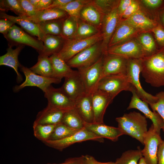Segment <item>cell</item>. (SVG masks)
Here are the masks:
<instances>
[{
  "mask_svg": "<svg viewBox=\"0 0 164 164\" xmlns=\"http://www.w3.org/2000/svg\"><path fill=\"white\" fill-rule=\"evenodd\" d=\"M141 73L145 82L151 86H164V48L142 59Z\"/></svg>",
  "mask_w": 164,
  "mask_h": 164,
  "instance_id": "6da1fadb",
  "label": "cell"
},
{
  "mask_svg": "<svg viewBox=\"0 0 164 164\" xmlns=\"http://www.w3.org/2000/svg\"><path fill=\"white\" fill-rule=\"evenodd\" d=\"M118 128L123 135H128L144 145V137L147 132L146 118L135 111L125 113L115 119Z\"/></svg>",
  "mask_w": 164,
  "mask_h": 164,
  "instance_id": "7a4b0ae2",
  "label": "cell"
},
{
  "mask_svg": "<svg viewBox=\"0 0 164 164\" xmlns=\"http://www.w3.org/2000/svg\"><path fill=\"white\" fill-rule=\"evenodd\" d=\"M142 59H128L126 74L128 80L135 89L138 97L149 104L156 102L157 97L145 91L142 88L139 81Z\"/></svg>",
  "mask_w": 164,
  "mask_h": 164,
  "instance_id": "3957f363",
  "label": "cell"
},
{
  "mask_svg": "<svg viewBox=\"0 0 164 164\" xmlns=\"http://www.w3.org/2000/svg\"><path fill=\"white\" fill-rule=\"evenodd\" d=\"M102 41L86 48L77 54L67 63L71 68L78 69L87 68L95 64L103 56L104 52Z\"/></svg>",
  "mask_w": 164,
  "mask_h": 164,
  "instance_id": "277c9868",
  "label": "cell"
},
{
  "mask_svg": "<svg viewBox=\"0 0 164 164\" xmlns=\"http://www.w3.org/2000/svg\"><path fill=\"white\" fill-rule=\"evenodd\" d=\"M97 89L109 94L114 98L122 91L132 92L135 90L129 82L126 74L111 75L102 77L99 81Z\"/></svg>",
  "mask_w": 164,
  "mask_h": 164,
  "instance_id": "5b68a950",
  "label": "cell"
},
{
  "mask_svg": "<svg viewBox=\"0 0 164 164\" xmlns=\"http://www.w3.org/2000/svg\"><path fill=\"white\" fill-rule=\"evenodd\" d=\"M101 32L91 37L84 39H65L62 49L57 53L66 62L86 48L102 40Z\"/></svg>",
  "mask_w": 164,
  "mask_h": 164,
  "instance_id": "8992f818",
  "label": "cell"
},
{
  "mask_svg": "<svg viewBox=\"0 0 164 164\" xmlns=\"http://www.w3.org/2000/svg\"><path fill=\"white\" fill-rule=\"evenodd\" d=\"M19 68L24 74L26 79L21 84L15 86L13 88L14 92H17L27 86L36 87L45 93L52 84L60 83L61 80L53 77H48L37 74L29 68L21 64Z\"/></svg>",
  "mask_w": 164,
  "mask_h": 164,
  "instance_id": "52a82bcc",
  "label": "cell"
},
{
  "mask_svg": "<svg viewBox=\"0 0 164 164\" xmlns=\"http://www.w3.org/2000/svg\"><path fill=\"white\" fill-rule=\"evenodd\" d=\"M4 37L7 40L9 47L26 45L42 53L44 49L43 42L26 33L22 29L14 25Z\"/></svg>",
  "mask_w": 164,
  "mask_h": 164,
  "instance_id": "ba28073f",
  "label": "cell"
},
{
  "mask_svg": "<svg viewBox=\"0 0 164 164\" xmlns=\"http://www.w3.org/2000/svg\"><path fill=\"white\" fill-rule=\"evenodd\" d=\"M88 140L103 142L104 140L84 128L64 139L55 141L48 140L43 143L50 147L62 151L74 143Z\"/></svg>",
  "mask_w": 164,
  "mask_h": 164,
  "instance_id": "9c48e42d",
  "label": "cell"
},
{
  "mask_svg": "<svg viewBox=\"0 0 164 164\" xmlns=\"http://www.w3.org/2000/svg\"><path fill=\"white\" fill-rule=\"evenodd\" d=\"M160 134L154 129L152 124L144 135L145 146L142 152L146 164H158V147L162 140Z\"/></svg>",
  "mask_w": 164,
  "mask_h": 164,
  "instance_id": "30bf717a",
  "label": "cell"
},
{
  "mask_svg": "<svg viewBox=\"0 0 164 164\" xmlns=\"http://www.w3.org/2000/svg\"><path fill=\"white\" fill-rule=\"evenodd\" d=\"M105 53L128 60L142 59L144 57L142 47L136 38L108 48Z\"/></svg>",
  "mask_w": 164,
  "mask_h": 164,
  "instance_id": "8fae6325",
  "label": "cell"
},
{
  "mask_svg": "<svg viewBox=\"0 0 164 164\" xmlns=\"http://www.w3.org/2000/svg\"><path fill=\"white\" fill-rule=\"evenodd\" d=\"M102 57L90 67L78 70L83 81L86 94H92L97 89L102 77Z\"/></svg>",
  "mask_w": 164,
  "mask_h": 164,
  "instance_id": "7c38bea8",
  "label": "cell"
},
{
  "mask_svg": "<svg viewBox=\"0 0 164 164\" xmlns=\"http://www.w3.org/2000/svg\"><path fill=\"white\" fill-rule=\"evenodd\" d=\"M48 101L47 105L53 108L66 111L74 108L75 101L66 95L60 88L51 85L44 93Z\"/></svg>",
  "mask_w": 164,
  "mask_h": 164,
  "instance_id": "4fadbf2b",
  "label": "cell"
},
{
  "mask_svg": "<svg viewBox=\"0 0 164 164\" xmlns=\"http://www.w3.org/2000/svg\"><path fill=\"white\" fill-rule=\"evenodd\" d=\"M132 96L127 109H137L144 114L145 116L150 119L152 122L154 129L159 133L164 126V122L160 115L156 111L150 110L148 104L142 100L137 95L135 90L131 92Z\"/></svg>",
  "mask_w": 164,
  "mask_h": 164,
  "instance_id": "5bb4252c",
  "label": "cell"
},
{
  "mask_svg": "<svg viewBox=\"0 0 164 164\" xmlns=\"http://www.w3.org/2000/svg\"><path fill=\"white\" fill-rule=\"evenodd\" d=\"M91 95L94 113V123H104V117L106 109L114 98L109 94L98 89Z\"/></svg>",
  "mask_w": 164,
  "mask_h": 164,
  "instance_id": "9a60e30c",
  "label": "cell"
},
{
  "mask_svg": "<svg viewBox=\"0 0 164 164\" xmlns=\"http://www.w3.org/2000/svg\"><path fill=\"white\" fill-rule=\"evenodd\" d=\"M102 60L101 78L109 75L126 74L128 59L105 53Z\"/></svg>",
  "mask_w": 164,
  "mask_h": 164,
  "instance_id": "2e32d148",
  "label": "cell"
},
{
  "mask_svg": "<svg viewBox=\"0 0 164 164\" xmlns=\"http://www.w3.org/2000/svg\"><path fill=\"white\" fill-rule=\"evenodd\" d=\"M140 33L125 20L120 19L111 39L108 48L136 38Z\"/></svg>",
  "mask_w": 164,
  "mask_h": 164,
  "instance_id": "e0dca14e",
  "label": "cell"
},
{
  "mask_svg": "<svg viewBox=\"0 0 164 164\" xmlns=\"http://www.w3.org/2000/svg\"><path fill=\"white\" fill-rule=\"evenodd\" d=\"M65 78L60 88L71 99L75 101L85 93L84 85L78 71L75 70L70 75Z\"/></svg>",
  "mask_w": 164,
  "mask_h": 164,
  "instance_id": "ac0fdd59",
  "label": "cell"
},
{
  "mask_svg": "<svg viewBox=\"0 0 164 164\" xmlns=\"http://www.w3.org/2000/svg\"><path fill=\"white\" fill-rule=\"evenodd\" d=\"M118 6L105 15L103 20L101 31L103 37L102 46L104 52L108 48L111 39L120 19L118 12Z\"/></svg>",
  "mask_w": 164,
  "mask_h": 164,
  "instance_id": "d6986e66",
  "label": "cell"
},
{
  "mask_svg": "<svg viewBox=\"0 0 164 164\" xmlns=\"http://www.w3.org/2000/svg\"><path fill=\"white\" fill-rule=\"evenodd\" d=\"M74 108L84 121L93 123L94 113L91 94L86 93L75 101Z\"/></svg>",
  "mask_w": 164,
  "mask_h": 164,
  "instance_id": "ffe728a7",
  "label": "cell"
},
{
  "mask_svg": "<svg viewBox=\"0 0 164 164\" xmlns=\"http://www.w3.org/2000/svg\"><path fill=\"white\" fill-rule=\"evenodd\" d=\"M84 127L96 135L113 141H116L123 134L118 127H111L103 123H88L84 122Z\"/></svg>",
  "mask_w": 164,
  "mask_h": 164,
  "instance_id": "44dd1931",
  "label": "cell"
},
{
  "mask_svg": "<svg viewBox=\"0 0 164 164\" xmlns=\"http://www.w3.org/2000/svg\"><path fill=\"white\" fill-rule=\"evenodd\" d=\"M0 17L1 19L9 20L18 24L27 32L32 36H36L43 41L45 35L41 30L38 24L28 20L22 16L11 15L2 12H0Z\"/></svg>",
  "mask_w": 164,
  "mask_h": 164,
  "instance_id": "7402d4cb",
  "label": "cell"
},
{
  "mask_svg": "<svg viewBox=\"0 0 164 164\" xmlns=\"http://www.w3.org/2000/svg\"><path fill=\"white\" fill-rule=\"evenodd\" d=\"M47 106L38 114L33 124L43 125H56L61 122L64 112Z\"/></svg>",
  "mask_w": 164,
  "mask_h": 164,
  "instance_id": "603a6c76",
  "label": "cell"
},
{
  "mask_svg": "<svg viewBox=\"0 0 164 164\" xmlns=\"http://www.w3.org/2000/svg\"><path fill=\"white\" fill-rule=\"evenodd\" d=\"M125 20L141 33L151 32L158 25L140 10Z\"/></svg>",
  "mask_w": 164,
  "mask_h": 164,
  "instance_id": "cb8c5ba5",
  "label": "cell"
},
{
  "mask_svg": "<svg viewBox=\"0 0 164 164\" xmlns=\"http://www.w3.org/2000/svg\"><path fill=\"white\" fill-rule=\"evenodd\" d=\"M24 47L23 45H19L15 49L9 47L7 49V53L0 57V65L7 66L12 68L16 74L17 80L18 83L22 80V77L18 70L21 65L19 61L18 56Z\"/></svg>",
  "mask_w": 164,
  "mask_h": 164,
  "instance_id": "d4e9b609",
  "label": "cell"
},
{
  "mask_svg": "<svg viewBox=\"0 0 164 164\" xmlns=\"http://www.w3.org/2000/svg\"><path fill=\"white\" fill-rule=\"evenodd\" d=\"M69 16L65 11L58 8H51L38 11L34 16H23L26 19L37 24L52 20L64 19Z\"/></svg>",
  "mask_w": 164,
  "mask_h": 164,
  "instance_id": "484cf974",
  "label": "cell"
},
{
  "mask_svg": "<svg viewBox=\"0 0 164 164\" xmlns=\"http://www.w3.org/2000/svg\"><path fill=\"white\" fill-rule=\"evenodd\" d=\"M91 1L81 10L80 19L97 27L101 30L104 16L91 3Z\"/></svg>",
  "mask_w": 164,
  "mask_h": 164,
  "instance_id": "4316f807",
  "label": "cell"
},
{
  "mask_svg": "<svg viewBox=\"0 0 164 164\" xmlns=\"http://www.w3.org/2000/svg\"><path fill=\"white\" fill-rule=\"evenodd\" d=\"M52 65L54 78L61 80L72 74L75 71L72 70L57 53L50 56Z\"/></svg>",
  "mask_w": 164,
  "mask_h": 164,
  "instance_id": "83f0119b",
  "label": "cell"
},
{
  "mask_svg": "<svg viewBox=\"0 0 164 164\" xmlns=\"http://www.w3.org/2000/svg\"><path fill=\"white\" fill-rule=\"evenodd\" d=\"M65 39L61 36L45 35L43 40L44 49L41 53L49 56L58 53L62 49Z\"/></svg>",
  "mask_w": 164,
  "mask_h": 164,
  "instance_id": "f1b7e54d",
  "label": "cell"
},
{
  "mask_svg": "<svg viewBox=\"0 0 164 164\" xmlns=\"http://www.w3.org/2000/svg\"><path fill=\"white\" fill-rule=\"evenodd\" d=\"M29 68L37 74L45 77L54 78L50 56L47 55L39 53L37 63Z\"/></svg>",
  "mask_w": 164,
  "mask_h": 164,
  "instance_id": "f546056e",
  "label": "cell"
},
{
  "mask_svg": "<svg viewBox=\"0 0 164 164\" xmlns=\"http://www.w3.org/2000/svg\"><path fill=\"white\" fill-rule=\"evenodd\" d=\"M136 38L142 47L144 58L151 56L157 51L155 41L150 32H141Z\"/></svg>",
  "mask_w": 164,
  "mask_h": 164,
  "instance_id": "4dcf8cb0",
  "label": "cell"
},
{
  "mask_svg": "<svg viewBox=\"0 0 164 164\" xmlns=\"http://www.w3.org/2000/svg\"><path fill=\"white\" fill-rule=\"evenodd\" d=\"M61 122L76 130H80L84 128V122L74 108L64 112Z\"/></svg>",
  "mask_w": 164,
  "mask_h": 164,
  "instance_id": "1f68e13d",
  "label": "cell"
},
{
  "mask_svg": "<svg viewBox=\"0 0 164 164\" xmlns=\"http://www.w3.org/2000/svg\"><path fill=\"white\" fill-rule=\"evenodd\" d=\"M101 32L98 28L80 19L77 21L76 32L72 39H78L88 38Z\"/></svg>",
  "mask_w": 164,
  "mask_h": 164,
  "instance_id": "d6a6232c",
  "label": "cell"
},
{
  "mask_svg": "<svg viewBox=\"0 0 164 164\" xmlns=\"http://www.w3.org/2000/svg\"><path fill=\"white\" fill-rule=\"evenodd\" d=\"M91 0H72L64 6L58 8L66 12L68 15L77 21L83 8Z\"/></svg>",
  "mask_w": 164,
  "mask_h": 164,
  "instance_id": "836d02e7",
  "label": "cell"
},
{
  "mask_svg": "<svg viewBox=\"0 0 164 164\" xmlns=\"http://www.w3.org/2000/svg\"><path fill=\"white\" fill-rule=\"evenodd\" d=\"M64 19L51 21L38 25L45 35L61 36L62 24Z\"/></svg>",
  "mask_w": 164,
  "mask_h": 164,
  "instance_id": "e575fe53",
  "label": "cell"
},
{
  "mask_svg": "<svg viewBox=\"0 0 164 164\" xmlns=\"http://www.w3.org/2000/svg\"><path fill=\"white\" fill-rule=\"evenodd\" d=\"M143 157L142 150H130L123 153L119 158L116 159V164H138L140 159Z\"/></svg>",
  "mask_w": 164,
  "mask_h": 164,
  "instance_id": "d590c367",
  "label": "cell"
},
{
  "mask_svg": "<svg viewBox=\"0 0 164 164\" xmlns=\"http://www.w3.org/2000/svg\"><path fill=\"white\" fill-rule=\"evenodd\" d=\"M79 130L70 128L60 122L56 125L48 140L62 139L73 135Z\"/></svg>",
  "mask_w": 164,
  "mask_h": 164,
  "instance_id": "8d00e7d4",
  "label": "cell"
},
{
  "mask_svg": "<svg viewBox=\"0 0 164 164\" xmlns=\"http://www.w3.org/2000/svg\"><path fill=\"white\" fill-rule=\"evenodd\" d=\"M77 21L70 16L63 20L61 36L65 39H72L76 32Z\"/></svg>",
  "mask_w": 164,
  "mask_h": 164,
  "instance_id": "74e56055",
  "label": "cell"
},
{
  "mask_svg": "<svg viewBox=\"0 0 164 164\" xmlns=\"http://www.w3.org/2000/svg\"><path fill=\"white\" fill-rule=\"evenodd\" d=\"M56 125L33 124L34 135L35 137L43 142L48 141Z\"/></svg>",
  "mask_w": 164,
  "mask_h": 164,
  "instance_id": "f35d334b",
  "label": "cell"
},
{
  "mask_svg": "<svg viewBox=\"0 0 164 164\" xmlns=\"http://www.w3.org/2000/svg\"><path fill=\"white\" fill-rule=\"evenodd\" d=\"M120 0H91V3L105 16L117 6Z\"/></svg>",
  "mask_w": 164,
  "mask_h": 164,
  "instance_id": "ab89813d",
  "label": "cell"
},
{
  "mask_svg": "<svg viewBox=\"0 0 164 164\" xmlns=\"http://www.w3.org/2000/svg\"><path fill=\"white\" fill-rule=\"evenodd\" d=\"M1 12L11 10L18 16H26L18 0H1L0 1Z\"/></svg>",
  "mask_w": 164,
  "mask_h": 164,
  "instance_id": "60d3db41",
  "label": "cell"
},
{
  "mask_svg": "<svg viewBox=\"0 0 164 164\" xmlns=\"http://www.w3.org/2000/svg\"><path fill=\"white\" fill-rule=\"evenodd\" d=\"M155 96L158 98L157 101L149 104L153 111L158 113L162 119L164 126L162 129L164 132V91L159 92Z\"/></svg>",
  "mask_w": 164,
  "mask_h": 164,
  "instance_id": "b9f144b4",
  "label": "cell"
},
{
  "mask_svg": "<svg viewBox=\"0 0 164 164\" xmlns=\"http://www.w3.org/2000/svg\"><path fill=\"white\" fill-rule=\"evenodd\" d=\"M26 16L31 17L35 15L38 12L37 9L28 0H18Z\"/></svg>",
  "mask_w": 164,
  "mask_h": 164,
  "instance_id": "7bdbcfd3",
  "label": "cell"
},
{
  "mask_svg": "<svg viewBox=\"0 0 164 164\" xmlns=\"http://www.w3.org/2000/svg\"><path fill=\"white\" fill-rule=\"evenodd\" d=\"M140 10L139 4L138 2L133 0L123 13L120 19H126Z\"/></svg>",
  "mask_w": 164,
  "mask_h": 164,
  "instance_id": "ee69618b",
  "label": "cell"
},
{
  "mask_svg": "<svg viewBox=\"0 0 164 164\" xmlns=\"http://www.w3.org/2000/svg\"><path fill=\"white\" fill-rule=\"evenodd\" d=\"M151 32L153 33L157 43L160 46H164V28L158 25Z\"/></svg>",
  "mask_w": 164,
  "mask_h": 164,
  "instance_id": "f6af8a7d",
  "label": "cell"
},
{
  "mask_svg": "<svg viewBox=\"0 0 164 164\" xmlns=\"http://www.w3.org/2000/svg\"><path fill=\"white\" fill-rule=\"evenodd\" d=\"M13 21L6 19H1L0 20V32L5 36L15 25Z\"/></svg>",
  "mask_w": 164,
  "mask_h": 164,
  "instance_id": "bcb514c9",
  "label": "cell"
},
{
  "mask_svg": "<svg viewBox=\"0 0 164 164\" xmlns=\"http://www.w3.org/2000/svg\"><path fill=\"white\" fill-rule=\"evenodd\" d=\"M133 0H120L118 6V12L120 19L124 11L132 2Z\"/></svg>",
  "mask_w": 164,
  "mask_h": 164,
  "instance_id": "7dc6e473",
  "label": "cell"
},
{
  "mask_svg": "<svg viewBox=\"0 0 164 164\" xmlns=\"http://www.w3.org/2000/svg\"><path fill=\"white\" fill-rule=\"evenodd\" d=\"M46 164H85L84 155L79 157L69 158L63 162L59 164L47 163Z\"/></svg>",
  "mask_w": 164,
  "mask_h": 164,
  "instance_id": "c3c4849f",
  "label": "cell"
},
{
  "mask_svg": "<svg viewBox=\"0 0 164 164\" xmlns=\"http://www.w3.org/2000/svg\"><path fill=\"white\" fill-rule=\"evenodd\" d=\"M141 1L145 6L151 9L158 7L163 2L162 0H142Z\"/></svg>",
  "mask_w": 164,
  "mask_h": 164,
  "instance_id": "681fc988",
  "label": "cell"
},
{
  "mask_svg": "<svg viewBox=\"0 0 164 164\" xmlns=\"http://www.w3.org/2000/svg\"><path fill=\"white\" fill-rule=\"evenodd\" d=\"M157 157L158 164H164V141L162 140L159 146Z\"/></svg>",
  "mask_w": 164,
  "mask_h": 164,
  "instance_id": "f907efd6",
  "label": "cell"
},
{
  "mask_svg": "<svg viewBox=\"0 0 164 164\" xmlns=\"http://www.w3.org/2000/svg\"><path fill=\"white\" fill-rule=\"evenodd\" d=\"M85 164H116L115 162H101L97 161L93 156L86 155H84Z\"/></svg>",
  "mask_w": 164,
  "mask_h": 164,
  "instance_id": "816d5d0a",
  "label": "cell"
},
{
  "mask_svg": "<svg viewBox=\"0 0 164 164\" xmlns=\"http://www.w3.org/2000/svg\"><path fill=\"white\" fill-rule=\"evenodd\" d=\"M72 0H53L52 4L46 9L58 8L70 2Z\"/></svg>",
  "mask_w": 164,
  "mask_h": 164,
  "instance_id": "f5cc1de1",
  "label": "cell"
},
{
  "mask_svg": "<svg viewBox=\"0 0 164 164\" xmlns=\"http://www.w3.org/2000/svg\"><path fill=\"white\" fill-rule=\"evenodd\" d=\"M53 0H39L36 9L39 11L46 9L52 3Z\"/></svg>",
  "mask_w": 164,
  "mask_h": 164,
  "instance_id": "db71d44e",
  "label": "cell"
},
{
  "mask_svg": "<svg viewBox=\"0 0 164 164\" xmlns=\"http://www.w3.org/2000/svg\"><path fill=\"white\" fill-rule=\"evenodd\" d=\"M28 1L36 9L39 0H28Z\"/></svg>",
  "mask_w": 164,
  "mask_h": 164,
  "instance_id": "11a10c76",
  "label": "cell"
},
{
  "mask_svg": "<svg viewBox=\"0 0 164 164\" xmlns=\"http://www.w3.org/2000/svg\"><path fill=\"white\" fill-rule=\"evenodd\" d=\"M138 164H146L143 157L140 159Z\"/></svg>",
  "mask_w": 164,
  "mask_h": 164,
  "instance_id": "9f6ffc18",
  "label": "cell"
},
{
  "mask_svg": "<svg viewBox=\"0 0 164 164\" xmlns=\"http://www.w3.org/2000/svg\"><path fill=\"white\" fill-rule=\"evenodd\" d=\"M162 24L163 26H164V14H163L162 16Z\"/></svg>",
  "mask_w": 164,
  "mask_h": 164,
  "instance_id": "6f0895ef",
  "label": "cell"
}]
</instances>
